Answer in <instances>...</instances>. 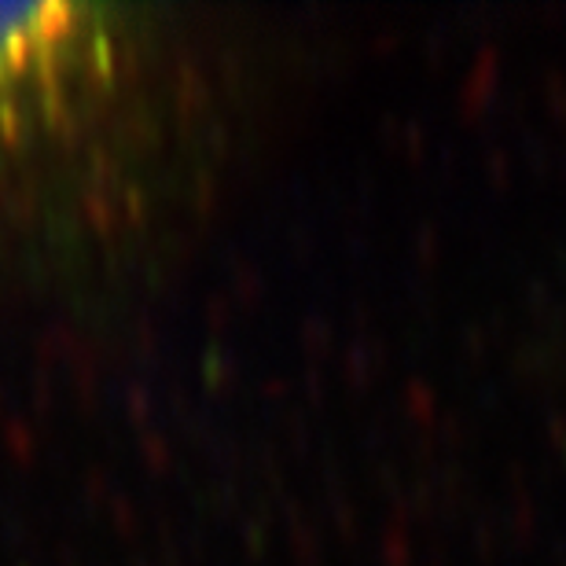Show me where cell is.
Returning <instances> with one entry per match:
<instances>
[{
    "instance_id": "6da1fadb",
    "label": "cell",
    "mask_w": 566,
    "mask_h": 566,
    "mask_svg": "<svg viewBox=\"0 0 566 566\" xmlns=\"http://www.w3.org/2000/svg\"><path fill=\"white\" fill-rule=\"evenodd\" d=\"M140 11L0 4V174L82 133L133 74Z\"/></svg>"
}]
</instances>
